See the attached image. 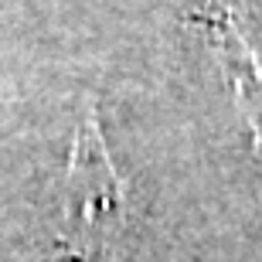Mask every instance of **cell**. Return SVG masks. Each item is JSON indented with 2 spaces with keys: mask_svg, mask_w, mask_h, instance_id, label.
I'll return each mask as SVG.
<instances>
[{
  "mask_svg": "<svg viewBox=\"0 0 262 262\" xmlns=\"http://www.w3.org/2000/svg\"><path fill=\"white\" fill-rule=\"evenodd\" d=\"M68 259L126 262L136 249V201L109 157L96 109L78 119L65 174V232Z\"/></svg>",
  "mask_w": 262,
  "mask_h": 262,
  "instance_id": "cell-1",
  "label": "cell"
},
{
  "mask_svg": "<svg viewBox=\"0 0 262 262\" xmlns=\"http://www.w3.org/2000/svg\"><path fill=\"white\" fill-rule=\"evenodd\" d=\"M191 20L204 31V45L222 68L228 92L262 143V28L235 0H201Z\"/></svg>",
  "mask_w": 262,
  "mask_h": 262,
  "instance_id": "cell-2",
  "label": "cell"
}]
</instances>
